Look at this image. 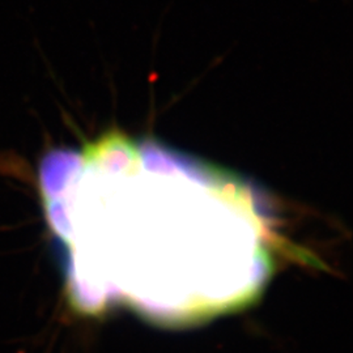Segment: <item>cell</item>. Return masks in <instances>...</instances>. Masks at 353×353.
<instances>
[{"label": "cell", "mask_w": 353, "mask_h": 353, "mask_svg": "<svg viewBox=\"0 0 353 353\" xmlns=\"http://www.w3.org/2000/svg\"><path fill=\"white\" fill-rule=\"evenodd\" d=\"M83 165L81 153L51 150L39 160L37 186L42 202L59 199L74 182Z\"/></svg>", "instance_id": "cell-1"}]
</instances>
